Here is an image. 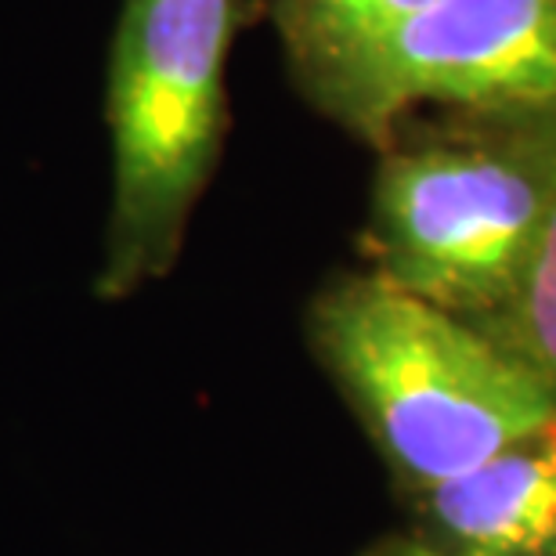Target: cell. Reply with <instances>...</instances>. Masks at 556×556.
<instances>
[{"label": "cell", "instance_id": "1", "mask_svg": "<svg viewBox=\"0 0 556 556\" xmlns=\"http://www.w3.org/2000/svg\"><path fill=\"white\" fill-rule=\"evenodd\" d=\"M556 199V105L452 113L422 138L397 135L372 185L376 271L481 326L535 264Z\"/></svg>", "mask_w": 556, "mask_h": 556}, {"label": "cell", "instance_id": "4", "mask_svg": "<svg viewBox=\"0 0 556 556\" xmlns=\"http://www.w3.org/2000/svg\"><path fill=\"white\" fill-rule=\"evenodd\" d=\"M311 94L376 149L427 102L448 113L549 109L556 0H430Z\"/></svg>", "mask_w": 556, "mask_h": 556}, {"label": "cell", "instance_id": "7", "mask_svg": "<svg viewBox=\"0 0 556 556\" xmlns=\"http://www.w3.org/2000/svg\"><path fill=\"white\" fill-rule=\"evenodd\" d=\"M477 329L514 354L556 402V199L525 282L503 311H495Z\"/></svg>", "mask_w": 556, "mask_h": 556}, {"label": "cell", "instance_id": "3", "mask_svg": "<svg viewBox=\"0 0 556 556\" xmlns=\"http://www.w3.org/2000/svg\"><path fill=\"white\" fill-rule=\"evenodd\" d=\"M239 0H127L113 48V231L105 293L160 275L214 170Z\"/></svg>", "mask_w": 556, "mask_h": 556}, {"label": "cell", "instance_id": "8", "mask_svg": "<svg viewBox=\"0 0 556 556\" xmlns=\"http://www.w3.org/2000/svg\"><path fill=\"white\" fill-rule=\"evenodd\" d=\"M387 556H484V553H470V549H463V553H430V549H402V553H387Z\"/></svg>", "mask_w": 556, "mask_h": 556}, {"label": "cell", "instance_id": "2", "mask_svg": "<svg viewBox=\"0 0 556 556\" xmlns=\"http://www.w3.org/2000/svg\"><path fill=\"white\" fill-rule=\"evenodd\" d=\"M311 332L394 466L422 492L556 416L553 394L514 354L380 271L326 289Z\"/></svg>", "mask_w": 556, "mask_h": 556}, {"label": "cell", "instance_id": "6", "mask_svg": "<svg viewBox=\"0 0 556 556\" xmlns=\"http://www.w3.org/2000/svg\"><path fill=\"white\" fill-rule=\"evenodd\" d=\"M422 4L430 0H275V22L296 73L315 91Z\"/></svg>", "mask_w": 556, "mask_h": 556}, {"label": "cell", "instance_id": "5", "mask_svg": "<svg viewBox=\"0 0 556 556\" xmlns=\"http://www.w3.org/2000/svg\"><path fill=\"white\" fill-rule=\"evenodd\" d=\"M430 514L463 549L556 556V416L427 492Z\"/></svg>", "mask_w": 556, "mask_h": 556}]
</instances>
